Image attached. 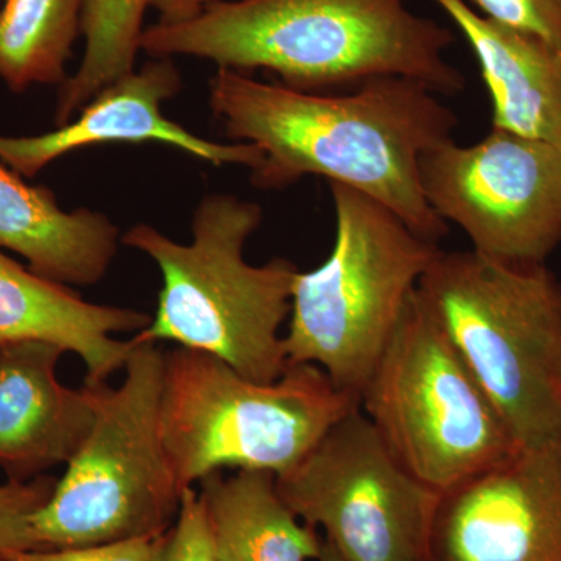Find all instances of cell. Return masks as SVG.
<instances>
[{"mask_svg":"<svg viewBox=\"0 0 561 561\" xmlns=\"http://www.w3.org/2000/svg\"><path fill=\"white\" fill-rule=\"evenodd\" d=\"M479 13L531 33L561 51V0H471Z\"/></svg>","mask_w":561,"mask_h":561,"instance_id":"obj_22","label":"cell"},{"mask_svg":"<svg viewBox=\"0 0 561 561\" xmlns=\"http://www.w3.org/2000/svg\"><path fill=\"white\" fill-rule=\"evenodd\" d=\"M183 88L172 58H153L103 88L73 122L38 136L0 135V160L20 175L35 176L70 151L106 142H162L214 165L256 169L262 153L250 142L203 139L162 114V103Z\"/></svg>","mask_w":561,"mask_h":561,"instance_id":"obj_12","label":"cell"},{"mask_svg":"<svg viewBox=\"0 0 561 561\" xmlns=\"http://www.w3.org/2000/svg\"><path fill=\"white\" fill-rule=\"evenodd\" d=\"M356 405L316 365H287L276 381L256 382L203 351L164 354L160 432L181 491L227 468L280 478Z\"/></svg>","mask_w":561,"mask_h":561,"instance_id":"obj_5","label":"cell"},{"mask_svg":"<svg viewBox=\"0 0 561 561\" xmlns=\"http://www.w3.org/2000/svg\"><path fill=\"white\" fill-rule=\"evenodd\" d=\"M0 561H9V560H0Z\"/></svg>","mask_w":561,"mask_h":561,"instance_id":"obj_27","label":"cell"},{"mask_svg":"<svg viewBox=\"0 0 561 561\" xmlns=\"http://www.w3.org/2000/svg\"><path fill=\"white\" fill-rule=\"evenodd\" d=\"M442 95L405 77H379L345 94L305 92L217 68L209 105L228 138L250 142L262 161L257 190H284L305 176L367 195L434 243L449 227L421 187V158L454 139L457 117Z\"/></svg>","mask_w":561,"mask_h":561,"instance_id":"obj_1","label":"cell"},{"mask_svg":"<svg viewBox=\"0 0 561 561\" xmlns=\"http://www.w3.org/2000/svg\"><path fill=\"white\" fill-rule=\"evenodd\" d=\"M62 354L39 342L0 345V468L9 481L68 465L90 434V391L58 381Z\"/></svg>","mask_w":561,"mask_h":561,"instance_id":"obj_13","label":"cell"},{"mask_svg":"<svg viewBox=\"0 0 561 561\" xmlns=\"http://www.w3.org/2000/svg\"><path fill=\"white\" fill-rule=\"evenodd\" d=\"M470 43L493 103V128L561 147V51L531 33L434 0Z\"/></svg>","mask_w":561,"mask_h":561,"instance_id":"obj_15","label":"cell"},{"mask_svg":"<svg viewBox=\"0 0 561 561\" xmlns=\"http://www.w3.org/2000/svg\"><path fill=\"white\" fill-rule=\"evenodd\" d=\"M153 561H219L205 504L195 486L183 491L179 516L158 538Z\"/></svg>","mask_w":561,"mask_h":561,"instance_id":"obj_21","label":"cell"},{"mask_svg":"<svg viewBox=\"0 0 561 561\" xmlns=\"http://www.w3.org/2000/svg\"><path fill=\"white\" fill-rule=\"evenodd\" d=\"M84 0H5L0 7V79L13 91L58 84L81 33Z\"/></svg>","mask_w":561,"mask_h":561,"instance_id":"obj_18","label":"cell"},{"mask_svg":"<svg viewBox=\"0 0 561 561\" xmlns=\"http://www.w3.org/2000/svg\"><path fill=\"white\" fill-rule=\"evenodd\" d=\"M319 561H346V560L342 559V557L339 556V553L334 551V548H332L331 545H328V542L323 540V542H321V553H320Z\"/></svg>","mask_w":561,"mask_h":561,"instance_id":"obj_25","label":"cell"},{"mask_svg":"<svg viewBox=\"0 0 561 561\" xmlns=\"http://www.w3.org/2000/svg\"><path fill=\"white\" fill-rule=\"evenodd\" d=\"M420 179L431 208L478 253L542 265L561 247V147L491 128L472 146L427 151Z\"/></svg>","mask_w":561,"mask_h":561,"instance_id":"obj_10","label":"cell"},{"mask_svg":"<svg viewBox=\"0 0 561 561\" xmlns=\"http://www.w3.org/2000/svg\"><path fill=\"white\" fill-rule=\"evenodd\" d=\"M154 540H131L88 548L36 549L22 552L9 561H153Z\"/></svg>","mask_w":561,"mask_h":561,"instance_id":"obj_23","label":"cell"},{"mask_svg":"<svg viewBox=\"0 0 561 561\" xmlns=\"http://www.w3.org/2000/svg\"><path fill=\"white\" fill-rule=\"evenodd\" d=\"M454 43L449 28L413 13L405 0H217L190 20L150 25L140 47L151 58L271 70L305 92L405 77L451 98L467 87L446 60Z\"/></svg>","mask_w":561,"mask_h":561,"instance_id":"obj_2","label":"cell"},{"mask_svg":"<svg viewBox=\"0 0 561 561\" xmlns=\"http://www.w3.org/2000/svg\"><path fill=\"white\" fill-rule=\"evenodd\" d=\"M359 408L402 467L440 496L522 449L416 290Z\"/></svg>","mask_w":561,"mask_h":561,"instance_id":"obj_8","label":"cell"},{"mask_svg":"<svg viewBox=\"0 0 561 561\" xmlns=\"http://www.w3.org/2000/svg\"><path fill=\"white\" fill-rule=\"evenodd\" d=\"M198 485L219 561H319L323 540L287 507L272 472L216 471Z\"/></svg>","mask_w":561,"mask_h":561,"instance_id":"obj_17","label":"cell"},{"mask_svg":"<svg viewBox=\"0 0 561 561\" xmlns=\"http://www.w3.org/2000/svg\"><path fill=\"white\" fill-rule=\"evenodd\" d=\"M557 381H559V390L561 397V330L559 337V346H557Z\"/></svg>","mask_w":561,"mask_h":561,"instance_id":"obj_26","label":"cell"},{"mask_svg":"<svg viewBox=\"0 0 561 561\" xmlns=\"http://www.w3.org/2000/svg\"><path fill=\"white\" fill-rule=\"evenodd\" d=\"M416 295L481 383L519 448L561 442V284L542 265L442 251Z\"/></svg>","mask_w":561,"mask_h":561,"instance_id":"obj_4","label":"cell"},{"mask_svg":"<svg viewBox=\"0 0 561 561\" xmlns=\"http://www.w3.org/2000/svg\"><path fill=\"white\" fill-rule=\"evenodd\" d=\"M58 479L38 476L31 481L0 485V560L36 551L32 519L49 502Z\"/></svg>","mask_w":561,"mask_h":561,"instance_id":"obj_20","label":"cell"},{"mask_svg":"<svg viewBox=\"0 0 561 561\" xmlns=\"http://www.w3.org/2000/svg\"><path fill=\"white\" fill-rule=\"evenodd\" d=\"M213 2L217 0H153L151 9L160 14L158 22L173 24V22L190 20Z\"/></svg>","mask_w":561,"mask_h":561,"instance_id":"obj_24","label":"cell"},{"mask_svg":"<svg viewBox=\"0 0 561 561\" xmlns=\"http://www.w3.org/2000/svg\"><path fill=\"white\" fill-rule=\"evenodd\" d=\"M150 313L84 301L66 284L44 278L0 251V345L39 342L73 353L84 381L106 382L124 370L135 341L113 339L146 330Z\"/></svg>","mask_w":561,"mask_h":561,"instance_id":"obj_14","label":"cell"},{"mask_svg":"<svg viewBox=\"0 0 561 561\" xmlns=\"http://www.w3.org/2000/svg\"><path fill=\"white\" fill-rule=\"evenodd\" d=\"M431 561H561V442L443 494Z\"/></svg>","mask_w":561,"mask_h":561,"instance_id":"obj_11","label":"cell"},{"mask_svg":"<svg viewBox=\"0 0 561 561\" xmlns=\"http://www.w3.org/2000/svg\"><path fill=\"white\" fill-rule=\"evenodd\" d=\"M164 354L157 342L135 341L119 387L84 381L94 423L33 516L39 549L154 540L175 523L183 491L161 440Z\"/></svg>","mask_w":561,"mask_h":561,"instance_id":"obj_7","label":"cell"},{"mask_svg":"<svg viewBox=\"0 0 561 561\" xmlns=\"http://www.w3.org/2000/svg\"><path fill=\"white\" fill-rule=\"evenodd\" d=\"M153 0H84L81 35L84 51L79 69L60 87L55 124H68L108 84L135 70L142 50L144 18Z\"/></svg>","mask_w":561,"mask_h":561,"instance_id":"obj_19","label":"cell"},{"mask_svg":"<svg viewBox=\"0 0 561 561\" xmlns=\"http://www.w3.org/2000/svg\"><path fill=\"white\" fill-rule=\"evenodd\" d=\"M121 241L105 214L61 209L54 192L31 186L0 164V249L66 286H94L108 272Z\"/></svg>","mask_w":561,"mask_h":561,"instance_id":"obj_16","label":"cell"},{"mask_svg":"<svg viewBox=\"0 0 561 561\" xmlns=\"http://www.w3.org/2000/svg\"><path fill=\"white\" fill-rule=\"evenodd\" d=\"M262 216L257 203L210 194L195 209L191 243L146 224L125 232L121 242L147 254L162 276L151 323L133 339L203 351L251 381H276L287 368L280 330L300 271L283 257L264 265L245 261V243Z\"/></svg>","mask_w":561,"mask_h":561,"instance_id":"obj_3","label":"cell"},{"mask_svg":"<svg viewBox=\"0 0 561 561\" xmlns=\"http://www.w3.org/2000/svg\"><path fill=\"white\" fill-rule=\"evenodd\" d=\"M276 489L346 561H431L442 496L402 467L359 405Z\"/></svg>","mask_w":561,"mask_h":561,"instance_id":"obj_9","label":"cell"},{"mask_svg":"<svg viewBox=\"0 0 561 561\" xmlns=\"http://www.w3.org/2000/svg\"><path fill=\"white\" fill-rule=\"evenodd\" d=\"M334 245L291 287L287 365H316L359 401L421 276L440 249L360 192L330 183Z\"/></svg>","mask_w":561,"mask_h":561,"instance_id":"obj_6","label":"cell"}]
</instances>
